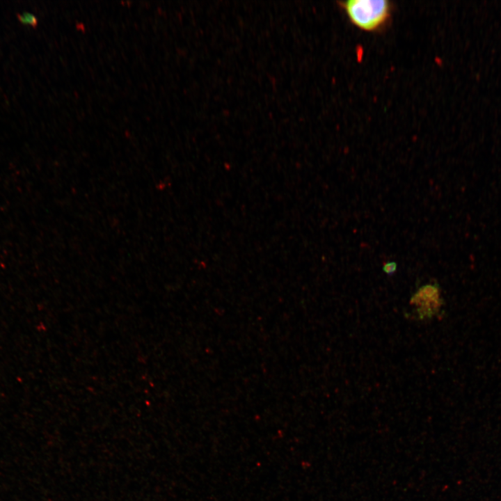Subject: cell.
Instances as JSON below:
<instances>
[{"label":"cell","mask_w":501,"mask_h":501,"mask_svg":"<svg viewBox=\"0 0 501 501\" xmlns=\"http://www.w3.org/2000/svg\"><path fill=\"white\" fill-rule=\"evenodd\" d=\"M397 269V264L394 261L388 262L383 264V266L382 268L383 272L388 276L393 275L396 272Z\"/></svg>","instance_id":"4"},{"label":"cell","mask_w":501,"mask_h":501,"mask_svg":"<svg viewBox=\"0 0 501 501\" xmlns=\"http://www.w3.org/2000/svg\"><path fill=\"white\" fill-rule=\"evenodd\" d=\"M340 6L352 24L366 31H376L389 22L392 4L388 0H347Z\"/></svg>","instance_id":"1"},{"label":"cell","mask_w":501,"mask_h":501,"mask_svg":"<svg viewBox=\"0 0 501 501\" xmlns=\"http://www.w3.org/2000/svg\"><path fill=\"white\" fill-rule=\"evenodd\" d=\"M18 20L23 24L36 26L38 23V18L29 12H24L17 15Z\"/></svg>","instance_id":"3"},{"label":"cell","mask_w":501,"mask_h":501,"mask_svg":"<svg viewBox=\"0 0 501 501\" xmlns=\"http://www.w3.org/2000/svg\"><path fill=\"white\" fill-rule=\"evenodd\" d=\"M409 303L414 308L418 320H429L438 316L444 305L438 283H427L419 287L411 296Z\"/></svg>","instance_id":"2"}]
</instances>
